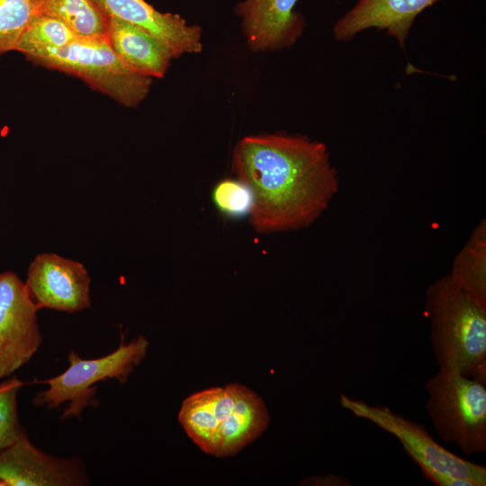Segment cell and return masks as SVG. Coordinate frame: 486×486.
Listing matches in <instances>:
<instances>
[{"label":"cell","instance_id":"7a4b0ae2","mask_svg":"<svg viewBox=\"0 0 486 486\" xmlns=\"http://www.w3.org/2000/svg\"><path fill=\"white\" fill-rule=\"evenodd\" d=\"M178 421L195 445L217 457L234 454L267 428L262 399L239 383L197 392L184 400Z\"/></svg>","mask_w":486,"mask_h":486},{"label":"cell","instance_id":"5b68a950","mask_svg":"<svg viewBox=\"0 0 486 486\" xmlns=\"http://www.w3.org/2000/svg\"><path fill=\"white\" fill-rule=\"evenodd\" d=\"M425 389L426 410L438 436L465 454L485 453V383L439 369L428 379Z\"/></svg>","mask_w":486,"mask_h":486},{"label":"cell","instance_id":"6da1fadb","mask_svg":"<svg viewBox=\"0 0 486 486\" xmlns=\"http://www.w3.org/2000/svg\"><path fill=\"white\" fill-rule=\"evenodd\" d=\"M232 171L252 191L249 222L262 234L310 226L339 188L327 146L301 135L244 137L234 148Z\"/></svg>","mask_w":486,"mask_h":486},{"label":"cell","instance_id":"4fadbf2b","mask_svg":"<svg viewBox=\"0 0 486 486\" xmlns=\"http://www.w3.org/2000/svg\"><path fill=\"white\" fill-rule=\"evenodd\" d=\"M298 0H246L238 14L250 48L268 50L295 42L303 28L302 18L294 12Z\"/></svg>","mask_w":486,"mask_h":486},{"label":"cell","instance_id":"52a82bcc","mask_svg":"<svg viewBox=\"0 0 486 486\" xmlns=\"http://www.w3.org/2000/svg\"><path fill=\"white\" fill-rule=\"evenodd\" d=\"M341 406L356 417L366 419L396 436L412 460H419L436 471L472 483L486 485V468L461 458L438 445L426 428L385 406L371 405L340 395Z\"/></svg>","mask_w":486,"mask_h":486},{"label":"cell","instance_id":"ac0fdd59","mask_svg":"<svg viewBox=\"0 0 486 486\" xmlns=\"http://www.w3.org/2000/svg\"><path fill=\"white\" fill-rule=\"evenodd\" d=\"M41 0H0V56L15 51L32 19L40 13Z\"/></svg>","mask_w":486,"mask_h":486},{"label":"cell","instance_id":"9a60e30c","mask_svg":"<svg viewBox=\"0 0 486 486\" xmlns=\"http://www.w3.org/2000/svg\"><path fill=\"white\" fill-rule=\"evenodd\" d=\"M452 280L478 304L486 308V221L482 220L454 258Z\"/></svg>","mask_w":486,"mask_h":486},{"label":"cell","instance_id":"7402d4cb","mask_svg":"<svg viewBox=\"0 0 486 486\" xmlns=\"http://www.w3.org/2000/svg\"><path fill=\"white\" fill-rule=\"evenodd\" d=\"M0 486H5V484L2 481H0Z\"/></svg>","mask_w":486,"mask_h":486},{"label":"cell","instance_id":"5bb4252c","mask_svg":"<svg viewBox=\"0 0 486 486\" xmlns=\"http://www.w3.org/2000/svg\"><path fill=\"white\" fill-rule=\"evenodd\" d=\"M108 40L130 69L151 78L163 77L176 58L171 49L152 34L118 18L109 17Z\"/></svg>","mask_w":486,"mask_h":486},{"label":"cell","instance_id":"2e32d148","mask_svg":"<svg viewBox=\"0 0 486 486\" xmlns=\"http://www.w3.org/2000/svg\"><path fill=\"white\" fill-rule=\"evenodd\" d=\"M40 14L58 19L79 38H108L109 17L93 0H41Z\"/></svg>","mask_w":486,"mask_h":486},{"label":"cell","instance_id":"e0dca14e","mask_svg":"<svg viewBox=\"0 0 486 486\" xmlns=\"http://www.w3.org/2000/svg\"><path fill=\"white\" fill-rule=\"evenodd\" d=\"M77 38L58 19L37 14L22 33L15 51L27 56L39 50L61 48Z\"/></svg>","mask_w":486,"mask_h":486},{"label":"cell","instance_id":"8fae6325","mask_svg":"<svg viewBox=\"0 0 486 486\" xmlns=\"http://www.w3.org/2000/svg\"><path fill=\"white\" fill-rule=\"evenodd\" d=\"M439 0H357L333 27L339 41L352 40L356 34L375 28L394 38L405 47L416 17Z\"/></svg>","mask_w":486,"mask_h":486},{"label":"cell","instance_id":"8992f818","mask_svg":"<svg viewBox=\"0 0 486 486\" xmlns=\"http://www.w3.org/2000/svg\"><path fill=\"white\" fill-rule=\"evenodd\" d=\"M148 346V341L142 336L128 344L122 337L117 349L100 358L82 359L72 351L69 365L62 374L40 382L49 388L38 393L33 403L52 409L68 402L61 418L79 417L83 409L93 403L96 383L109 379L125 382L146 356Z\"/></svg>","mask_w":486,"mask_h":486},{"label":"cell","instance_id":"7c38bea8","mask_svg":"<svg viewBox=\"0 0 486 486\" xmlns=\"http://www.w3.org/2000/svg\"><path fill=\"white\" fill-rule=\"evenodd\" d=\"M108 16L134 24L164 42L176 58L202 50V31L177 14H163L145 0H93Z\"/></svg>","mask_w":486,"mask_h":486},{"label":"cell","instance_id":"9c48e42d","mask_svg":"<svg viewBox=\"0 0 486 486\" xmlns=\"http://www.w3.org/2000/svg\"><path fill=\"white\" fill-rule=\"evenodd\" d=\"M91 278L85 266L54 253L36 256L24 283L37 309L76 312L91 305Z\"/></svg>","mask_w":486,"mask_h":486},{"label":"cell","instance_id":"ba28073f","mask_svg":"<svg viewBox=\"0 0 486 486\" xmlns=\"http://www.w3.org/2000/svg\"><path fill=\"white\" fill-rule=\"evenodd\" d=\"M37 307L25 284L13 272L0 274V378L11 375L41 344Z\"/></svg>","mask_w":486,"mask_h":486},{"label":"cell","instance_id":"3957f363","mask_svg":"<svg viewBox=\"0 0 486 486\" xmlns=\"http://www.w3.org/2000/svg\"><path fill=\"white\" fill-rule=\"evenodd\" d=\"M425 311L438 368L485 383L486 308L446 274L428 287Z\"/></svg>","mask_w":486,"mask_h":486},{"label":"cell","instance_id":"277c9868","mask_svg":"<svg viewBox=\"0 0 486 486\" xmlns=\"http://www.w3.org/2000/svg\"><path fill=\"white\" fill-rule=\"evenodd\" d=\"M25 58L39 66L79 77L118 104L134 108L148 95L152 79L130 69L111 47L108 38H77L58 49Z\"/></svg>","mask_w":486,"mask_h":486},{"label":"cell","instance_id":"d6986e66","mask_svg":"<svg viewBox=\"0 0 486 486\" xmlns=\"http://www.w3.org/2000/svg\"><path fill=\"white\" fill-rule=\"evenodd\" d=\"M212 198L217 210L232 219L249 216L254 202L251 189L238 178L220 181L212 190Z\"/></svg>","mask_w":486,"mask_h":486},{"label":"cell","instance_id":"ffe728a7","mask_svg":"<svg viewBox=\"0 0 486 486\" xmlns=\"http://www.w3.org/2000/svg\"><path fill=\"white\" fill-rule=\"evenodd\" d=\"M22 385L15 377L0 383V450L13 444L23 429L17 410V394Z\"/></svg>","mask_w":486,"mask_h":486},{"label":"cell","instance_id":"30bf717a","mask_svg":"<svg viewBox=\"0 0 486 486\" xmlns=\"http://www.w3.org/2000/svg\"><path fill=\"white\" fill-rule=\"evenodd\" d=\"M0 481L5 486H73L86 484L87 477L75 459L57 458L36 448L22 429L0 450Z\"/></svg>","mask_w":486,"mask_h":486},{"label":"cell","instance_id":"44dd1931","mask_svg":"<svg viewBox=\"0 0 486 486\" xmlns=\"http://www.w3.org/2000/svg\"><path fill=\"white\" fill-rule=\"evenodd\" d=\"M424 476L438 486H473L472 482L436 471L419 460H413Z\"/></svg>","mask_w":486,"mask_h":486}]
</instances>
